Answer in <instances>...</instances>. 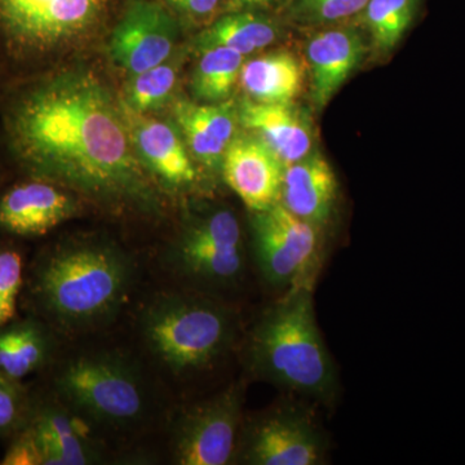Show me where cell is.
Segmentation results:
<instances>
[{"instance_id":"cell-1","label":"cell","mask_w":465,"mask_h":465,"mask_svg":"<svg viewBox=\"0 0 465 465\" xmlns=\"http://www.w3.org/2000/svg\"><path fill=\"white\" fill-rule=\"evenodd\" d=\"M5 134L14 157L36 179L113 213L163 210L121 97L90 67H64L27 85L8 106Z\"/></svg>"},{"instance_id":"cell-2","label":"cell","mask_w":465,"mask_h":465,"mask_svg":"<svg viewBox=\"0 0 465 465\" xmlns=\"http://www.w3.org/2000/svg\"><path fill=\"white\" fill-rule=\"evenodd\" d=\"M134 277V262L121 247L101 238H82L52 251L39 271L36 292L58 326L87 331L118 313Z\"/></svg>"},{"instance_id":"cell-3","label":"cell","mask_w":465,"mask_h":465,"mask_svg":"<svg viewBox=\"0 0 465 465\" xmlns=\"http://www.w3.org/2000/svg\"><path fill=\"white\" fill-rule=\"evenodd\" d=\"M247 360L258 378L320 400L332 396L335 367L317 327L311 286L290 290L260 317Z\"/></svg>"},{"instance_id":"cell-4","label":"cell","mask_w":465,"mask_h":465,"mask_svg":"<svg viewBox=\"0 0 465 465\" xmlns=\"http://www.w3.org/2000/svg\"><path fill=\"white\" fill-rule=\"evenodd\" d=\"M143 339L152 353L177 374L215 362L231 347L234 321L213 300L164 293L142 317Z\"/></svg>"},{"instance_id":"cell-5","label":"cell","mask_w":465,"mask_h":465,"mask_svg":"<svg viewBox=\"0 0 465 465\" xmlns=\"http://www.w3.org/2000/svg\"><path fill=\"white\" fill-rule=\"evenodd\" d=\"M67 405L88 420L113 428L139 423L148 411V391L136 367L112 353L73 358L57 376Z\"/></svg>"},{"instance_id":"cell-6","label":"cell","mask_w":465,"mask_h":465,"mask_svg":"<svg viewBox=\"0 0 465 465\" xmlns=\"http://www.w3.org/2000/svg\"><path fill=\"white\" fill-rule=\"evenodd\" d=\"M116 0H0V34L15 50L51 54L90 41Z\"/></svg>"},{"instance_id":"cell-7","label":"cell","mask_w":465,"mask_h":465,"mask_svg":"<svg viewBox=\"0 0 465 465\" xmlns=\"http://www.w3.org/2000/svg\"><path fill=\"white\" fill-rule=\"evenodd\" d=\"M253 253L266 282L277 289L311 286L321 259V228L277 203L251 217Z\"/></svg>"},{"instance_id":"cell-8","label":"cell","mask_w":465,"mask_h":465,"mask_svg":"<svg viewBox=\"0 0 465 465\" xmlns=\"http://www.w3.org/2000/svg\"><path fill=\"white\" fill-rule=\"evenodd\" d=\"M171 255L177 272L193 282L213 287L237 282L244 269L237 216L228 208H217L193 217Z\"/></svg>"},{"instance_id":"cell-9","label":"cell","mask_w":465,"mask_h":465,"mask_svg":"<svg viewBox=\"0 0 465 465\" xmlns=\"http://www.w3.org/2000/svg\"><path fill=\"white\" fill-rule=\"evenodd\" d=\"M243 388L232 385L191 407L177 423L173 459L182 465H226L238 449Z\"/></svg>"},{"instance_id":"cell-10","label":"cell","mask_w":465,"mask_h":465,"mask_svg":"<svg viewBox=\"0 0 465 465\" xmlns=\"http://www.w3.org/2000/svg\"><path fill=\"white\" fill-rule=\"evenodd\" d=\"M180 20L162 0H127L109 38V56L128 76L173 56Z\"/></svg>"},{"instance_id":"cell-11","label":"cell","mask_w":465,"mask_h":465,"mask_svg":"<svg viewBox=\"0 0 465 465\" xmlns=\"http://www.w3.org/2000/svg\"><path fill=\"white\" fill-rule=\"evenodd\" d=\"M326 442L316 424L296 410H277L258 419L242 440L244 463L322 464Z\"/></svg>"},{"instance_id":"cell-12","label":"cell","mask_w":465,"mask_h":465,"mask_svg":"<svg viewBox=\"0 0 465 465\" xmlns=\"http://www.w3.org/2000/svg\"><path fill=\"white\" fill-rule=\"evenodd\" d=\"M284 167L283 162L251 134L235 136L222 164L225 183L251 213L278 203Z\"/></svg>"},{"instance_id":"cell-13","label":"cell","mask_w":465,"mask_h":465,"mask_svg":"<svg viewBox=\"0 0 465 465\" xmlns=\"http://www.w3.org/2000/svg\"><path fill=\"white\" fill-rule=\"evenodd\" d=\"M125 113L134 150L154 179L173 188L194 183L198 177L194 159L174 122L134 114L127 108Z\"/></svg>"},{"instance_id":"cell-14","label":"cell","mask_w":465,"mask_h":465,"mask_svg":"<svg viewBox=\"0 0 465 465\" xmlns=\"http://www.w3.org/2000/svg\"><path fill=\"white\" fill-rule=\"evenodd\" d=\"M70 193L43 180L14 186L0 200V226L24 237L45 234L78 213Z\"/></svg>"},{"instance_id":"cell-15","label":"cell","mask_w":465,"mask_h":465,"mask_svg":"<svg viewBox=\"0 0 465 465\" xmlns=\"http://www.w3.org/2000/svg\"><path fill=\"white\" fill-rule=\"evenodd\" d=\"M173 114L193 159L211 170L222 168L226 150L237 136L238 105L231 100L206 104L180 99L173 104Z\"/></svg>"},{"instance_id":"cell-16","label":"cell","mask_w":465,"mask_h":465,"mask_svg":"<svg viewBox=\"0 0 465 465\" xmlns=\"http://www.w3.org/2000/svg\"><path fill=\"white\" fill-rule=\"evenodd\" d=\"M238 118L240 125L262 140L284 166L312 154L311 124L291 104L258 103L244 97L238 104Z\"/></svg>"},{"instance_id":"cell-17","label":"cell","mask_w":465,"mask_h":465,"mask_svg":"<svg viewBox=\"0 0 465 465\" xmlns=\"http://www.w3.org/2000/svg\"><path fill=\"white\" fill-rule=\"evenodd\" d=\"M338 180L329 162L313 154L284 167L280 201L292 215L322 228L338 200Z\"/></svg>"},{"instance_id":"cell-18","label":"cell","mask_w":465,"mask_h":465,"mask_svg":"<svg viewBox=\"0 0 465 465\" xmlns=\"http://www.w3.org/2000/svg\"><path fill=\"white\" fill-rule=\"evenodd\" d=\"M365 54V45L356 30L333 27L312 36L307 45L312 97L323 109L347 82Z\"/></svg>"},{"instance_id":"cell-19","label":"cell","mask_w":465,"mask_h":465,"mask_svg":"<svg viewBox=\"0 0 465 465\" xmlns=\"http://www.w3.org/2000/svg\"><path fill=\"white\" fill-rule=\"evenodd\" d=\"M280 35V24L268 12H226L194 36L192 47L197 54L210 48L225 47L247 56L265 50Z\"/></svg>"},{"instance_id":"cell-20","label":"cell","mask_w":465,"mask_h":465,"mask_svg":"<svg viewBox=\"0 0 465 465\" xmlns=\"http://www.w3.org/2000/svg\"><path fill=\"white\" fill-rule=\"evenodd\" d=\"M304 74L298 58L273 51L244 61L240 85L247 99L266 104H291L302 87Z\"/></svg>"},{"instance_id":"cell-21","label":"cell","mask_w":465,"mask_h":465,"mask_svg":"<svg viewBox=\"0 0 465 465\" xmlns=\"http://www.w3.org/2000/svg\"><path fill=\"white\" fill-rule=\"evenodd\" d=\"M43 465H84L94 463L96 452L79 430L72 414L48 407L32 428Z\"/></svg>"},{"instance_id":"cell-22","label":"cell","mask_w":465,"mask_h":465,"mask_svg":"<svg viewBox=\"0 0 465 465\" xmlns=\"http://www.w3.org/2000/svg\"><path fill=\"white\" fill-rule=\"evenodd\" d=\"M192 73L191 90L198 103L217 104L231 99L240 84L244 56L225 47L200 52Z\"/></svg>"},{"instance_id":"cell-23","label":"cell","mask_w":465,"mask_h":465,"mask_svg":"<svg viewBox=\"0 0 465 465\" xmlns=\"http://www.w3.org/2000/svg\"><path fill=\"white\" fill-rule=\"evenodd\" d=\"M182 60L173 56L161 65L146 72L128 76L122 103L134 114L146 115L166 106L173 100L174 88L179 82Z\"/></svg>"},{"instance_id":"cell-24","label":"cell","mask_w":465,"mask_h":465,"mask_svg":"<svg viewBox=\"0 0 465 465\" xmlns=\"http://www.w3.org/2000/svg\"><path fill=\"white\" fill-rule=\"evenodd\" d=\"M47 354V341L35 326L15 327L0 333V371L21 379L42 365Z\"/></svg>"},{"instance_id":"cell-25","label":"cell","mask_w":465,"mask_h":465,"mask_svg":"<svg viewBox=\"0 0 465 465\" xmlns=\"http://www.w3.org/2000/svg\"><path fill=\"white\" fill-rule=\"evenodd\" d=\"M420 0H369L363 9V23L375 45L390 51L411 26Z\"/></svg>"},{"instance_id":"cell-26","label":"cell","mask_w":465,"mask_h":465,"mask_svg":"<svg viewBox=\"0 0 465 465\" xmlns=\"http://www.w3.org/2000/svg\"><path fill=\"white\" fill-rule=\"evenodd\" d=\"M369 0H292L290 16L304 25H329L361 15Z\"/></svg>"},{"instance_id":"cell-27","label":"cell","mask_w":465,"mask_h":465,"mask_svg":"<svg viewBox=\"0 0 465 465\" xmlns=\"http://www.w3.org/2000/svg\"><path fill=\"white\" fill-rule=\"evenodd\" d=\"M23 284V260L15 251L0 252V326L16 313V302Z\"/></svg>"},{"instance_id":"cell-28","label":"cell","mask_w":465,"mask_h":465,"mask_svg":"<svg viewBox=\"0 0 465 465\" xmlns=\"http://www.w3.org/2000/svg\"><path fill=\"white\" fill-rule=\"evenodd\" d=\"M179 18L191 23H207L220 16L226 0H162Z\"/></svg>"},{"instance_id":"cell-29","label":"cell","mask_w":465,"mask_h":465,"mask_svg":"<svg viewBox=\"0 0 465 465\" xmlns=\"http://www.w3.org/2000/svg\"><path fill=\"white\" fill-rule=\"evenodd\" d=\"M5 465H43L42 452L34 436L33 430L24 433L9 448L7 454L3 459Z\"/></svg>"},{"instance_id":"cell-30","label":"cell","mask_w":465,"mask_h":465,"mask_svg":"<svg viewBox=\"0 0 465 465\" xmlns=\"http://www.w3.org/2000/svg\"><path fill=\"white\" fill-rule=\"evenodd\" d=\"M18 411L16 397L7 384L0 382V432L8 430L16 420Z\"/></svg>"},{"instance_id":"cell-31","label":"cell","mask_w":465,"mask_h":465,"mask_svg":"<svg viewBox=\"0 0 465 465\" xmlns=\"http://www.w3.org/2000/svg\"><path fill=\"white\" fill-rule=\"evenodd\" d=\"M289 0H226L222 14L235 11H262L269 12L271 9L280 7Z\"/></svg>"},{"instance_id":"cell-32","label":"cell","mask_w":465,"mask_h":465,"mask_svg":"<svg viewBox=\"0 0 465 465\" xmlns=\"http://www.w3.org/2000/svg\"><path fill=\"white\" fill-rule=\"evenodd\" d=\"M0 382H3V384H7V381H5V375L3 374L2 371H0Z\"/></svg>"}]
</instances>
